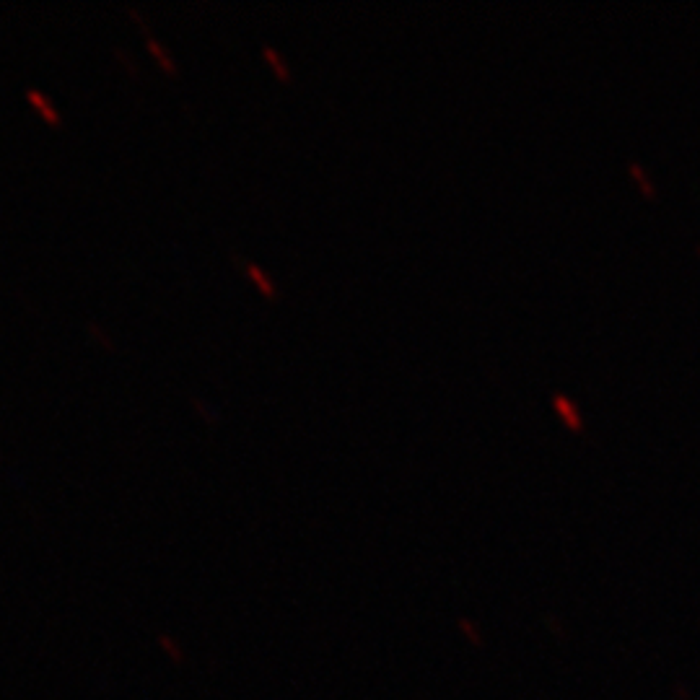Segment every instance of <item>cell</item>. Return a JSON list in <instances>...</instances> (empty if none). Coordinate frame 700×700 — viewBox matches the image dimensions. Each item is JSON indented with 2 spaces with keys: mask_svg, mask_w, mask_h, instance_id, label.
<instances>
[{
  "mask_svg": "<svg viewBox=\"0 0 700 700\" xmlns=\"http://www.w3.org/2000/svg\"><path fill=\"white\" fill-rule=\"evenodd\" d=\"M26 99H29V102H34V107H37L39 112H42V115H45L47 120H50V125H58L60 115H58V112H55V107H52V102H50V99H47L45 94H39L37 89H29V91H26Z\"/></svg>",
  "mask_w": 700,
  "mask_h": 700,
  "instance_id": "6da1fadb",
  "label": "cell"
},
{
  "mask_svg": "<svg viewBox=\"0 0 700 700\" xmlns=\"http://www.w3.org/2000/svg\"><path fill=\"white\" fill-rule=\"evenodd\" d=\"M247 273H249V278L260 283V288H262V293H265V296H275L273 283H270V280L265 278V273H262V270L257 268V265H247Z\"/></svg>",
  "mask_w": 700,
  "mask_h": 700,
  "instance_id": "7a4b0ae2",
  "label": "cell"
},
{
  "mask_svg": "<svg viewBox=\"0 0 700 700\" xmlns=\"http://www.w3.org/2000/svg\"><path fill=\"white\" fill-rule=\"evenodd\" d=\"M555 405H558V408H560V413L566 415L568 423H571V426H579L581 420H579V415H576V410H573L571 402L563 400V397H558V400H555Z\"/></svg>",
  "mask_w": 700,
  "mask_h": 700,
  "instance_id": "3957f363",
  "label": "cell"
},
{
  "mask_svg": "<svg viewBox=\"0 0 700 700\" xmlns=\"http://www.w3.org/2000/svg\"><path fill=\"white\" fill-rule=\"evenodd\" d=\"M265 55H268V60H270V63H273V68H278V76L280 78H288V70L283 68V60H280L278 52H275L273 47L268 45V47H265Z\"/></svg>",
  "mask_w": 700,
  "mask_h": 700,
  "instance_id": "277c9868",
  "label": "cell"
}]
</instances>
